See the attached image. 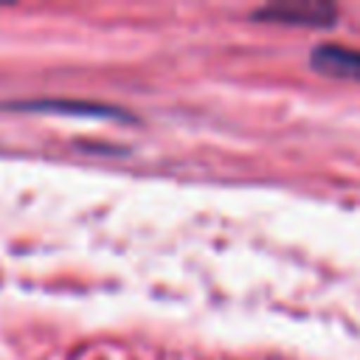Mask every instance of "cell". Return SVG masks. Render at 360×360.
Listing matches in <instances>:
<instances>
[{
	"instance_id": "6da1fadb",
	"label": "cell",
	"mask_w": 360,
	"mask_h": 360,
	"mask_svg": "<svg viewBox=\"0 0 360 360\" xmlns=\"http://www.w3.org/2000/svg\"><path fill=\"white\" fill-rule=\"evenodd\" d=\"M312 68L335 79H360V51L346 45H321L312 51Z\"/></svg>"
},
{
	"instance_id": "7a4b0ae2",
	"label": "cell",
	"mask_w": 360,
	"mask_h": 360,
	"mask_svg": "<svg viewBox=\"0 0 360 360\" xmlns=\"http://www.w3.org/2000/svg\"><path fill=\"white\" fill-rule=\"evenodd\" d=\"M259 17H273V20H281V22H298V25H323V20L332 17V8H326V6H307V3H298V6L264 8V11H259Z\"/></svg>"
}]
</instances>
